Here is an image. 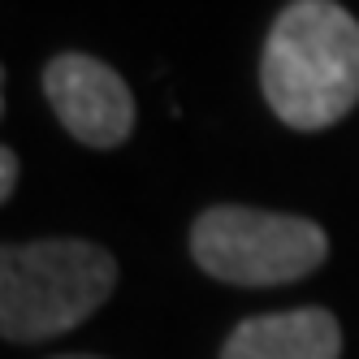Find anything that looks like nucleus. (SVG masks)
<instances>
[{"label": "nucleus", "instance_id": "obj_1", "mask_svg": "<svg viewBox=\"0 0 359 359\" xmlns=\"http://www.w3.org/2000/svg\"><path fill=\"white\" fill-rule=\"evenodd\" d=\"M260 87L294 130H325L359 104V22L338 0H290L273 18Z\"/></svg>", "mask_w": 359, "mask_h": 359}, {"label": "nucleus", "instance_id": "obj_2", "mask_svg": "<svg viewBox=\"0 0 359 359\" xmlns=\"http://www.w3.org/2000/svg\"><path fill=\"white\" fill-rule=\"evenodd\" d=\"M117 286V260L87 238H35L0 251V333L48 342L79 329Z\"/></svg>", "mask_w": 359, "mask_h": 359}, {"label": "nucleus", "instance_id": "obj_3", "mask_svg": "<svg viewBox=\"0 0 359 359\" xmlns=\"http://www.w3.org/2000/svg\"><path fill=\"white\" fill-rule=\"evenodd\" d=\"M191 255L229 286H286L325 264L329 234L307 217L212 203L191 225Z\"/></svg>", "mask_w": 359, "mask_h": 359}, {"label": "nucleus", "instance_id": "obj_4", "mask_svg": "<svg viewBox=\"0 0 359 359\" xmlns=\"http://www.w3.org/2000/svg\"><path fill=\"white\" fill-rule=\"evenodd\" d=\"M43 95L61 126L87 147H117L135 130V95L121 74L87 53H61L43 65Z\"/></svg>", "mask_w": 359, "mask_h": 359}, {"label": "nucleus", "instance_id": "obj_5", "mask_svg": "<svg viewBox=\"0 0 359 359\" xmlns=\"http://www.w3.org/2000/svg\"><path fill=\"white\" fill-rule=\"evenodd\" d=\"M338 355H342V329L325 307L251 316L221 346V359H338Z\"/></svg>", "mask_w": 359, "mask_h": 359}, {"label": "nucleus", "instance_id": "obj_6", "mask_svg": "<svg viewBox=\"0 0 359 359\" xmlns=\"http://www.w3.org/2000/svg\"><path fill=\"white\" fill-rule=\"evenodd\" d=\"M18 191V151L0 147V199H13Z\"/></svg>", "mask_w": 359, "mask_h": 359}, {"label": "nucleus", "instance_id": "obj_7", "mask_svg": "<svg viewBox=\"0 0 359 359\" xmlns=\"http://www.w3.org/2000/svg\"><path fill=\"white\" fill-rule=\"evenodd\" d=\"M61 359H95V355H61Z\"/></svg>", "mask_w": 359, "mask_h": 359}]
</instances>
